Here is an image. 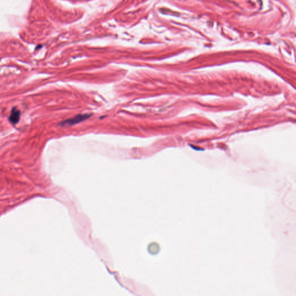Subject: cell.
Returning <instances> with one entry per match:
<instances>
[{
  "label": "cell",
  "instance_id": "obj_1",
  "mask_svg": "<svg viewBox=\"0 0 296 296\" xmlns=\"http://www.w3.org/2000/svg\"><path fill=\"white\" fill-rule=\"evenodd\" d=\"M91 115L90 114H88V113H86V114H79V115H78L75 116H74V117H72V118H70V119H68L64 121H62L61 123V124L62 125H74L75 124H77V123H79L80 122H82L83 121H84L85 120L88 119Z\"/></svg>",
  "mask_w": 296,
  "mask_h": 296
},
{
  "label": "cell",
  "instance_id": "obj_2",
  "mask_svg": "<svg viewBox=\"0 0 296 296\" xmlns=\"http://www.w3.org/2000/svg\"><path fill=\"white\" fill-rule=\"evenodd\" d=\"M20 117V112L16 108H13L12 110L11 115L9 118V121L11 123L15 124L18 123Z\"/></svg>",
  "mask_w": 296,
  "mask_h": 296
}]
</instances>
